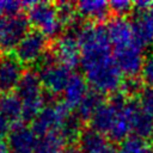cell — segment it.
I'll use <instances>...</instances> for the list:
<instances>
[{
  "label": "cell",
  "instance_id": "obj_8",
  "mask_svg": "<svg viewBox=\"0 0 153 153\" xmlns=\"http://www.w3.org/2000/svg\"><path fill=\"white\" fill-rule=\"evenodd\" d=\"M112 54L120 71L127 75V78H136V75L141 73L145 59L142 48L136 42L112 48Z\"/></svg>",
  "mask_w": 153,
  "mask_h": 153
},
{
  "label": "cell",
  "instance_id": "obj_3",
  "mask_svg": "<svg viewBox=\"0 0 153 153\" xmlns=\"http://www.w3.org/2000/svg\"><path fill=\"white\" fill-rule=\"evenodd\" d=\"M16 90L23 104V118L35 120L44 108V88L39 74L33 71L25 72Z\"/></svg>",
  "mask_w": 153,
  "mask_h": 153
},
{
  "label": "cell",
  "instance_id": "obj_29",
  "mask_svg": "<svg viewBox=\"0 0 153 153\" xmlns=\"http://www.w3.org/2000/svg\"><path fill=\"white\" fill-rule=\"evenodd\" d=\"M11 130H12L11 122L0 112V142H2L4 139L10 136Z\"/></svg>",
  "mask_w": 153,
  "mask_h": 153
},
{
  "label": "cell",
  "instance_id": "obj_28",
  "mask_svg": "<svg viewBox=\"0 0 153 153\" xmlns=\"http://www.w3.org/2000/svg\"><path fill=\"white\" fill-rule=\"evenodd\" d=\"M140 88H141V82L136 78H127L126 80H123L121 86L122 94L124 96H133L136 93H141Z\"/></svg>",
  "mask_w": 153,
  "mask_h": 153
},
{
  "label": "cell",
  "instance_id": "obj_33",
  "mask_svg": "<svg viewBox=\"0 0 153 153\" xmlns=\"http://www.w3.org/2000/svg\"><path fill=\"white\" fill-rule=\"evenodd\" d=\"M68 153H78V152H75V151H71V152H68Z\"/></svg>",
  "mask_w": 153,
  "mask_h": 153
},
{
  "label": "cell",
  "instance_id": "obj_2",
  "mask_svg": "<svg viewBox=\"0 0 153 153\" xmlns=\"http://www.w3.org/2000/svg\"><path fill=\"white\" fill-rule=\"evenodd\" d=\"M128 102L122 93L114 96L108 103L103 102L90 120L92 129L115 141L126 140L131 131Z\"/></svg>",
  "mask_w": 153,
  "mask_h": 153
},
{
  "label": "cell",
  "instance_id": "obj_20",
  "mask_svg": "<svg viewBox=\"0 0 153 153\" xmlns=\"http://www.w3.org/2000/svg\"><path fill=\"white\" fill-rule=\"evenodd\" d=\"M67 140L62 133H49L37 137L36 153H66Z\"/></svg>",
  "mask_w": 153,
  "mask_h": 153
},
{
  "label": "cell",
  "instance_id": "obj_13",
  "mask_svg": "<svg viewBox=\"0 0 153 153\" xmlns=\"http://www.w3.org/2000/svg\"><path fill=\"white\" fill-rule=\"evenodd\" d=\"M80 153H118V149L111 145L104 135L94 129L84 130L79 137Z\"/></svg>",
  "mask_w": 153,
  "mask_h": 153
},
{
  "label": "cell",
  "instance_id": "obj_19",
  "mask_svg": "<svg viewBox=\"0 0 153 153\" xmlns=\"http://www.w3.org/2000/svg\"><path fill=\"white\" fill-rule=\"evenodd\" d=\"M0 112L12 123L18 124L23 118V104L16 92L0 94Z\"/></svg>",
  "mask_w": 153,
  "mask_h": 153
},
{
  "label": "cell",
  "instance_id": "obj_32",
  "mask_svg": "<svg viewBox=\"0 0 153 153\" xmlns=\"http://www.w3.org/2000/svg\"><path fill=\"white\" fill-rule=\"evenodd\" d=\"M11 153H36L35 151H18V152H11Z\"/></svg>",
  "mask_w": 153,
  "mask_h": 153
},
{
  "label": "cell",
  "instance_id": "obj_30",
  "mask_svg": "<svg viewBox=\"0 0 153 153\" xmlns=\"http://www.w3.org/2000/svg\"><path fill=\"white\" fill-rule=\"evenodd\" d=\"M6 18H7V17H2V16H0V44H1V41H2V36H4V30H5Z\"/></svg>",
  "mask_w": 153,
  "mask_h": 153
},
{
  "label": "cell",
  "instance_id": "obj_9",
  "mask_svg": "<svg viewBox=\"0 0 153 153\" xmlns=\"http://www.w3.org/2000/svg\"><path fill=\"white\" fill-rule=\"evenodd\" d=\"M53 53L54 59L59 63L71 69L80 65L81 49L76 31H69L60 36L54 44Z\"/></svg>",
  "mask_w": 153,
  "mask_h": 153
},
{
  "label": "cell",
  "instance_id": "obj_25",
  "mask_svg": "<svg viewBox=\"0 0 153 153\" xmlns=\"http://www.w3.org/2000/svg\"><path fill=\"white\" fill-rule=\"evenodd\" d=\"M23 7L22 2L13 0H0V16L2 17H12L20 13V8Z\"/></svg>",
  "mask_w": 153,
  "mask_h": 153
},
{
  "label": "cell",
  "instance_id": "obj_22",
  "mask_svg": "<svg viewBox=\"0 0 153 153\" xmlns=\"http://www.w3.org/2000/svg\"><path fill=\"white\" fill-rule=\"evenodd\" d=\"M153 149L147 142L137 136H128L118 147V153H152Z\"/></svg>",
  "mask_w": 153,
  "mask_h": 153
},
{
  "label": "cell",
  "instance_id": "obj_6",
  "mask_svg": "<svg viewBox=\"0 0 153 153\" xmlns=\"http://www.w3.org/2000/svg\"><path fill=\"white\" fill-rule=\"evenodd\" d=\"M38 74L43 88L51 94L63 93L66 86L68 85L73 75L71 68L59 63L54 57L43 59V63Z\"/></svg>",
  "mask_w": 153,
  "mask_h": 153
},
{
  "label": "cell",
  "instance_id": "obj_4",
  "mask_svg": "<svg viewBox=\"0 0 153 153\" xmlns=\"http://www.w3.org/2000/svg\"><path fill=\"white\" fill-rule=\"evenodd\" d=\"M23 7L27 10V22L45 37L59 35L62 29L56 5L45 1H24Z\"/></svg>",
  "mask_w": 153,
  "mask_h": 153
},
{
  "label": "cell",
  "instance_id": "obj_7",
  "mask_svg": "<svg viewBox=\"0 0 153 153\" xmlns=\"http://www.w3.org/2000/svg\"><path fill=\"white\" fill-rule=\"evenodd\" d=\"M48 47L47 37L37 30L29 31L14 48V57L22 65H31L43 60Z\"/></svg>",
  "mask_w": 153,
  "mask_h": 153
},
{
  "label": "cell",
  "instance_id": "obj_18",
  "mask_svg": "<svg viewBox=\"0 0 153 153\" xmlns=\"http://www.w3.org/2000/svg\"><path fill=\"white\" fill-rule=\"evenodd\" d=\"M76 12L91 20H104L110 12L109 2L103 0H84L75 4Z\"/></svg>",
  "mask_w": 153,
  "mask_h": 153
},
{
  "label": "cell",
  "instance_id": "obj_15",
  "mask_svg": "<svg viewBox=\"0 0 153 153\" xmlns=\"http://www.w3.org/2000/svg\"><path fill=\"white\" fill-rule=\"evenodd\" d=\"M37 145V135L32 128L24 124H14L8 136V147L11 152L17 151H35Z\"/></svg>",
  "mask_w": 153,
  "mask_h": 153
},
{
  "label": "cell",
  "instance_id": "obj_23",
  "mask_svg": "<svg viewBox=\"0 0 153 153\" xmlns=\"http://www.w3.org/2000/svg\"><path fill=\"white\" fill-rule=\"evenodd\" d=\"M57 13L60 17V20L62 25H73L75 24V13H76V7L72 2H59L56 5Z\"/></svg>",
  "mask_w": 153,
  "mask_h": 153
},
{
  "label": "cell",
  "instance_id": "obj_10",
  "mask_svg": "<svg viewBox=\"0 0 153 153\" xmlns=\"http://www.w3.org/2000/svg\"><path fill=\"white\" fill-rule=\"evenodd\" d=\"M29 32V22L27 18L22 16L20 13L17 16L7 17L2 41L0 44V49L11 50L17 47V44L23 39V37Z\"/></svg>",
  "mask_w": 153,
  "mask_h": 153
},
{
  "label": "cell",
  "instance_id": "obj_24",
  "mask_svg": "<svg viewBox=\"0 0 153 153\" xmlns=\"http://www.w3.org/2000/svg\"><path fill=\"white\" fill-rule=\"evenodd\" d=\"M110 12H114L117 17H124L134 8V2L128 0H112L109 2Z\"/></svg>",
  "mask_w": 153,
  "mask_h": 153
},
{
  "label": "cell",
  "instance_id": "obj_5",
  "mask_svg": "<svg viewBox=\"0 0 153 153\" xmlns=\"http://www.w3.org/2000/svg\"><path fill=\"white\" fill-rule=\"evenodd\" d=\"M63 103L50 104L42 109L32 122V130L38 136L49 133H61L66 122L72 116Z\"/></svg>",
  "mask_w": 153,
  "mask_h": 153
},
{
  "label": "cell",
  "instance_id": "obj_31",
  "mask_svg": "<svg viewBox=\"0 0 153 153\" xmlns=\"http://www.w3.org/2000/svg\"><path fill=\"white\" fill-rule=\"evenodd\" d=\"M0 153H11L10 147L4 142H0Z\"/></svg>",
  "mask_w": 153,
  "mask_h": 153
},
{
  "label": "cell",
  "instance_id": "obj_17",
  "mask_svg": "<svg viewBox=\"0 0 153 153\" xmlns=\"http://www.w3.org/2000/svg\"><path fill=\"white\" fill-rule=\"evenodd\" d=\"M131 25L135 42L142 49L153 43V20L145 12H136Z\"/></svg>",
  "mask_w": 153,
  "mask_h": 153
},
{
  "label": "cell",
  "instance_id": "obj_27",
  "mask_svg": "<svg viewBox=\"0 0 153 153\" xmlns=\"http://www.w3.org/2000/svg\"><path fill=\"white\" fill-rule=\"evenodd\" d=\"M139 96L140 106L153 117V88H145Z\"/></svg>",
  "mask_w": 153,
  "mask_h": 153
},
{
  "label": "cell",
  "instance_id": "obj_16",
  "mask_svg": "<svg viewBox=\"0 0 153 153\" xmlns=\"http://www.w3.org/2000/svg\"><path fill=\"white\" fill-rule=\"evenodd\" d=\"M87 85L88 84L84 76H81L80 74H73L68 85L66 86V88L63 91V102L62 103L69 110L76 109L80 105V103L82 102V99L90 92Z\"/></svg>",
  "mask_w": 153,
  "mask_h": 153
},
{
  "label": "cell",
  "instance_id": "obj_34",
  "mask_svg": "<svg viewBox=\"0 0 153 153\" xmlns=\"http://www.w3.org/2000/svg\"><path fill=\"white\" fill-rule=\"evenodd\" d=\"M152 153H153V152H152Z\"/></svg>",
  "mask_w": 153,
  "mask_h": 153
},
{
  "label": "cell",
  "instance_id": "obj_26",
  "mask_svg": "<svg viewBox=\"0 0 153 153\" xmlns=\"http://www.w3.org/2000/svg\"><path fill=\"white\" fill-rule=\"evenodd\" d=\"M141 78L143 84L147 88H153V55L145 59L142 69H141Z\"/></svg>",
  "mask_w": 153,
  "mask_h": 153
},
{
  "label": "cell",
  "instance_id": "obj_11",
  "mask_svg": "<svg viewBox=\"0 0 153 153\" xmlns=\"http://www.w3.org/2000/svg\"><path fill=\"white\" fill-rule=\"evenodd\" d=\"M23 65L14 56L0 59V91L1 93L12 92L17 88L23 78Z\"/></svg>",
  "mask_w": 153,
  "mask_h": 153
},
{
  "label": "cell",
  "instance_id": "obj_14",
  "mask_svg": "<svg viewBox=\"0 0 153 153\" xmlns=\"http://www.w3.org/2000/svg\"><path fill=\"white\" fill-rule=\"evenodd\" d=\"M108 35L112 48L122 47L135 42L131 22L124 17H116L111 19L106 26Z\"/></svg>",
  "mask_w": 153,
  "mask_h": 153
},
{
  "label": "cell",
  "instance_id": "obj_1",
  "mask_svg": "<svg viewBox=\"0 0 153 153\" xmlns=\"http://www.w3.org/2000/svg\"><path fill=\"white\" fill-rule=\"evenodd\" d=\"M76 35L81 49L80 66L87 84L100 94L121 88L123 74L115 61L106 27L87 24L79 27Z\"/></svg>",
  "mask_w": 153,
  "mask_h": 153
},
{
  "label": "cell",
  "instance_id": "obj_21",
  "mask_svg": "<svg viewBox=\"0 0 153 153\" xmlns=\"http://www.w3.org/2000/svg\"><path fill=\"white\" fill-rule=\"evenodd\" d=\"M103 104V99L100 93L98 92H88L87 96L82 99V102L80 103V105L75 109L76 110V117L80 121H87L91 120V117L93 116V114L97 111V109Z\"/></svg>",
  "mask_w": 153,
  "mask_h": 153
},
{
  "label": "cell",
  "instance_id": "obj_12",
  "mask_svg": "<svg viewBox=\"0 0 153 153\" xmlns=\"http://www.w3.org/2000/svg\"><path fill=\"white\" fill-rule=\"evenodd\" d=\"M128 111L130 118V127L134 136L147 140L153 136V117L147 114L139 104V102L129 100Z\"/></svg>",
  "mask_w": 153,
  "mask_h": 153
}]
</instances>
